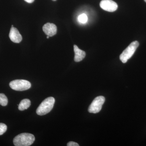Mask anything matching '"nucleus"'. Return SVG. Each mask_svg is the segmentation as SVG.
<instances>
[{
    "instance_id": "8",
    "label": "nucleus",
    "mask_w": 146,
    "mask_h": 146,
    "mask_svg": "<svg viewBox=\"0 0 146 146\" xmlns=\"http://www.w3.org/2000/svg\"><path fill=\"white\" fill-rule=\"evenodd\" d=\"M9 37L12 42L19 43L22 41L23 37L18 30L14 27H11L9 32Z\"/></svg>"
},
{
    "instance_id": "1",
    "label": "nucleus",
    "mask_w": 146,
    "mask_h": 146,
    "mask_svg": "<svg viewBox=\"0 0 146 146\" xmlns=\"http://www.w3.org/2000/svg\"><path fill=\"white\" fill-rule=\"evenodd\" d=\"M35 137L30 133H22L16 136L13 140V143L16 146H29L34 143Z\"/></svg>"
},
{
    "instance_id": "7",
    "label": "nucleus",
    "mask_w": 146,
    "mask_h": 146,
    "mask_svg": "<svg viewBox=\"0 0 146 146\" xmlns=\"http://www.w3.org/2000/svg\"><path fill=\"white\" fill-rule=\"evenodd\" d=\"M43 30L47 36H52L57 33V27L53 23H47L43 27Z\"/></svg>"
},
{
    "instance_id": "6",
    "label": "nucleus",
    "mask_w": 146,
    "mask_h": 146,
    "mask_svg": "<svg viewBox=\"0 0 146 146\" xmlns=\"http://www.w3.org/2000/svg\"><path fill=\"white\" fill-rule=\"evenodd\" d=\"M100 6L103 10L109 12H114L118 8L117 3L112 0H102Z\"/></svg>"
},
{
    "instance_id": "3",
    "label": "nucleus",
    "mask_w": 146,
    "mask_h": 146,
    "mask_svg": "<svg viewBox=\"0 0 146 146\" xmlns=\"http://www.w3.org/2000/svg\"><path fill=\"white\" fill-rule=\"evenodd\" d=\"M139 42L134 41L129 45L120 55V59L123 63H126L128 60L131 57L139 46Z\"/></svg>"
},
{
    "instance_id": "14",
    "label": "nucleus",
    "mask_w": 146,
    "mask_h": 146,
    "mask_svg": "<svg viewBox=\"0 0 146 146\" xmlns=\"http://www.w3.org/2000/svg\"><path fill=\"white\" fill-rule=\"evenodd\" d=\"M67 146H79V145H78L77 143L76 142H73V141H70L69 142V143L67 144Z\"/></svg>"
},
{
    "instance_id": "13",
    "label": "nucleus",
    "mask_w": 146,
    "mask_h": 146,
    "mask_svg": "<svg viewBox=\"0 0 146 146\" xmlns=\"http://www.w3.org/2000/svg\"><path fill=\"white\" fill-rule=\"evenodd\" d=\"M7 130V126L5 124L0 123V136L4 134Z\"/></svg>"
},
{
    "instance_id": "12",
    "label": "nucleus",
    "mask_w": 146,
    "mask_h": 146,
    "mask_svg": "<svg viewBox=\"0 0 146 146\" xmlns=\"http://www.w3.org/2000/svg\"><path fill=\"white\" fill-rule=\"evenodd\" d=\"M78 21L80 23L82 24L86 23L88 21V17L86 14L83 13L79 16L78 17Z\"/></svg>"
},
{
    "instance_id": "16",
    "label": "nucleus",
    "mask_w": 146,
    "mask_h": 146,
    "mask_svg": "<svg viewBox=\"0 0 146 146\" xmlns=\"http://www.w3.org/2000/svg\"><path fill=\"white\" fill-rule=\"evenodd\" d=\"M47 39H49V36H47Z\"/></svg>"
},
{
    "instance_id": "17",
    "label": "nucleus",
    "mask_w": 146,
    "mask_h": 146,
    "mask_svg": "<svg viewBox=\"0 0 146 146\" xmlns=\"http://www.w3.org/2000/svg\"><path fill=\"white\" fill-rule=\"evenodd\" d=\"M53 1H56V0H52Z\"/></svg>"
},
{
    "instance_id": "4",
    "label": "nucleus",
    "mask_w": 146,
    "mask_h": 146,
    "mask_svg": "<svg viewBox=\"0 0 146 146\" xmlns=\"http://www.w3.org/2000/svg\"><path fill=\"white\" fill-rule=\"evenodd\" d=\"M9 86L11 89L17 91H23L31 87V83L25 80H16L11 82Z\"/></svg>"
},
{
    "instance_id": "18",
    "label": "nucleus",
    "mask_w": 146,
    "mask_h": 146,
    "mask_svg": "<svg viewBox=\"0 0 146 146\" xmlns=\"http://www.w3.org/2000/svg\"><path fill=\"white\" fill-rule=\"evenodd\" d=\"M144 1H145V2H146V0H144Z\"/></svg>"
},
{
    "instance_id": "2",
    "label": "nucleus",
    "mask_w": 146,
    "mask_h": 146,
    "mask_svg": "<svg viewBox=\"0 0 146 146\" xmlns=\"http://www.w3.org/2000/svg\"><path fill=\"white\" fill-rule=\"evenodd\" d=\"M54 103L55 99L53 97L47 98L39 105L36 110V114L40 116L48 114L52 109Z\"/></svg>"
},
{
    "instance_id": "5",
    "label": "nucleus",
    "mask_w": 146,
    "mask_h": 146,
    "mask_svg": "<svg viewBox=\"0 0 146 146\" xmlns=\"http://www.w3.org/2000/svg\"><path fill=\"white\" fill-rule=\"evenodd\" d=\"M105 101V98L102 96H100L95 98L89 106L88 108L89 112L93 113H98L101 110Z\"/></svg>"
},
{
    "instance_id": "9",
    "label": "nucleus",
    "mask_w": 146,
    "mask_h": 146,
    "mask_svg": "<svg viewBox=\"0 0 146 146\" xmlns=\"http://www.w3.org/2000/svg\"><path fill=\"white\" fill-rule=\"evenodd\" d=\"M74 48L75 52V61L76 62H80L85 58L86 53L82 50L80 49L76 45H74Z\"/></svg>"
},
{
    "instance_id": "15",
    "label": "nucleus",
    "mask_w": 146,
    "mask_h": 146,
    "mask_svg": "<svg viewBox=\"0 0 146 146\" xmlns=\"http://www.w3.org/2000/svg\"><path fill=\"white\" fill-rule=\"evenodd\" d=\"M24 1L29 3H31L34 1L35 0H24Z\"/></svg>"
},
{
    "instance_id": "11",
    "label": "nucleus",
    "mask_w": 146,
    "mask_h": 146,
    "mask_svg": "<svg viewBox=\"0 0 146 146\" xmlns=\"http://www.w3.org/2000/svg\"><path fill=\"white\" fill-rule=\"evenodd\" d=\"M8 104V99L6 96L3 94H0V105L2 106H6Z\"/></svg>"
},
{
    "instance_id": "10",
    "label": "nucleus",
    "mask_w": 146,
    "mask_h": 146,
    "mask_svg": "<svg viewBox=\"0 0 146 146\" xmlns=\"http://www.w3.org/2000/svg\"><path fill=\"white\" fill-rule=\"evenodd\" d=\"M31 102L28 99H25L22 100L18 105V109L21 111H23L27 109L30 106Z\"/></svg>"
}]
</instances>
